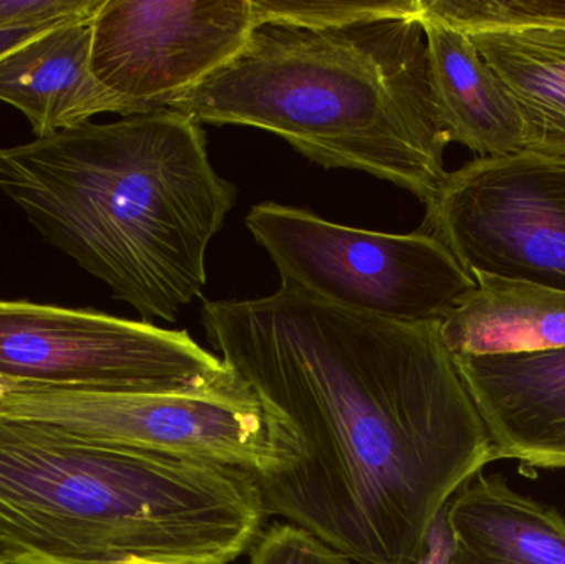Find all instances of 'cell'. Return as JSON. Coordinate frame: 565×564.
<instances>
[{"instance_id":"7a4b0ae2","label":"cell","mask_w":565,"mask_h":564,"mask_svg":"<svg viewBox=\"0 0 565 564\" xmlns=\"http://www.w3.org/2000/svg\"><path fill=\"white\" fill-rule=\"evenodd\" d=\"M0 194L113 297L171 323L237 199L201 125L169 108L0 148Z\"/></svg>"},{"instance_id":"8992f818","label":"cell","mask_w":565,"mask_h":564,"mask_svg":"<svg viewBox=\"0 0 565 564\" xmlns=\"http://www.w3.org/2000/svg\"><path fill=\"white\" fill-rule=\"evenodd\" d=\"M282 281L345 310L387 320L441 321L477 288L435 235L362 231L277 202L245 219Z\"/></svg>"},{"instance_id":"5b68a950","label":"cell","mask_w":565,"mask_h":564,"mask_svg":"<svg viewBox=\"0 0 565 564\" xmlns=\"http://www.w3.org/2000/svg\"><path fill=\"white\" fill-rule=\"evenodd\" d=\"M0 416L142 453L204 460L255 477L280 469L285 449L242 377L159 390H70L15 384Z\"/></svg>"},{"instance_id":"277c9868","label":"cell","mask_w":565,"mask_h":564,"mask_svg":"<svg viewBox=\"0 0 565 564\" xmlns=\"http://www.w3.org/2000/svg\"><path fill=\"white\" fill-rule=\"evenodd\" d=\"M169 109L207 125L280 136L326 169H352L430 205L448 139L418 17L338 29L258 25L228 65Z\"/></svg>"},{"instance_id":"ffe728a7","label":"cell","mask_w":565,"mask_h":564,"mask_svg":"<svg viewBox=\"0 0 565 564\" xmlns=\"http://www.w3.org/2000/svg\"><path fill=\"white\" fill-rule=\"evenodd\" d=\"M53 29H30V30H10V32H0V62L9 58L13 53L19 52L29 43L35 42L40 36L45 35Z\"/></svg>"},{"instance_id":"2e32d148","label":"cell","mask_w":565,"mask_h":564,"mask_svg":"<svg viewBox=\"0 0 565 564\" xmlns=\"http://www.w3.org/2000/svg\"><path fill=\"white\" fill-rule=\"evenodd\" d=\"M420 17L461 32L565 30V0H420Z\"/></svg>"},{"instance_id":"44dd1931","label":"cell","mask_w":565,"mask_h":564,"mask_svg":"<svg viewBox=\"0 0 565 564\" xmlns=\"http://www.w3.org/2000/svg\"><path fill=\"white\" fill-rule=\"evenodd\" d=\"M13 386H15V383H12V381L0 376V403H2L3 397L10 393V390H12Z\"/></svg>"},{"instance_id":"ac0fdd59","label":"cell","mask_w":565,"mask_h":564,"mask_svg":"<svg viewBox=\"0 0 565 564\" xmlns=\"http://www.w3.org/2000/svg\"><path fill=\"white\" fill-rule=\"evenodd\" d=\"M250 564H355L292 523H277L252 546Z\"/></svg>"},{"instance_id":"6da1fadb","label":"cell","mask_w":565,"mask_h":564,"mask_svg":"<svg viewBox=\"0 0 565 564\" xmlns=\"http://www.w3.org/2000/svg\"><path fill=\"white\" fill-rule=\"evenodd\" d=\"M440 323L345 310L288 281L205 301L207 340L286 453L255 477L268 515L355 564L424 562L441 510L497 459Z\"/></svg>"},{"instance_id":"7c38bea8","label":"cell","mask_w":565,"mask_h":564,"mask_svg":"<svg viewBox=\"0 0 565 564\" xmlns=\"http://www.w3.org/2000/svg\"><path fill=\"white\" fill-rule=\"evenodd\" d=\"M418 20L427 39L435 108L450 142L467 146L480 158L526 151L520 106L470 36L431 17Z\"/></svg>"},{"instance_id":"d6986e66","label":"cell","mask_w":565,"mask_h":564,"mask_svg":"<svg viewBox=\"0 0 565 564\" xmlns=\"http://www.w3.org/2000/svg\"><path fill=\"white\" fill-rule=\"evenodd\" d=\"M105 0H0V32L93 22Z\"/></svg>"},{"instance_id":"4fadbf2b","label":"cell","mask_w":565,"mask_h":564,"mask_svg":"<svg viewBox=\"0 0 565 564\" xmlns=\"http://www.w3.org/2000/svg\"><path fill=\"white\" fill-rule=\"evenodd\" d=\"M448 564H565V520L514 492L500 476L478 472L445 509Z\"/></svg>"},{"instance_id":"e0dca14e","label":"cell","mask_w":565,"mask_h":564,"mask_svg":"<svg viewBox=\"0 0 565 564\" xmlns=\"http://www.w3.org/2000/svg\"><path fill=\"white\" fill-rule=\"evenodd\" d=\"M258 25L338 29L384 19L420 17V0H252Z\"/></svg>"},{"instance_id":"5bb4252c","label":"cell","mask_w":565,"mask_h":564,"mask_svg":"<svg viewBox=\"0 0 565 564\" xmlns=\"http://www.w3.org/2000/svg\"><path fill=\"white\" fill-rule=\"evenodd\" d=\"M477 288L441 320L454 357L565 348V291L473 274Z\"/></svg>"},{"instance_id":"7402d4cb","label":"cell","mask_w":565,"mask_h":564,"mask_svg":"<svg viewBox=\"0 0 565 564\" xmlns=\"http://www.w3.org/2000/svg\"><path fill=\"white\" fill-rule=\"evenodd\" d=\"M0 564H6L3 563L2 556H0Z\"/></svg>"},{"instance_id":"8fae6325","label":"cell","mask_w":565,"mask_h":564,"mask_svg":"<svg viewBox=\"0 0 565 564\" xmlns=\"http://www.w3.org/2000/svg\"><path fill=\"white\" fill-rule=\"evenodd\" d=\"M0 102L19 109L36 138L103 113L154 111L106 88L92 70V22L56 26L0 62Z\"/></svg>"},{"instance_id":"3957f363","label":"cell","mask_w":565,"mask_h":564,"mask_svg":"<svg viewBox=\"0 0 565 564\" xmlns=\"http://www.w3.org/2000/svg\"><path fill=\"white\" fill-rule=\"evenodd\" d=\"M267 517L247 470L0 416L6 564H231Z\"/></svg>"},{"instance_id":"9a60e30c","label":"cell","mask_w":565,"mask_h":564,"mask_svg":"<svg viewBox=\"0 0 565 564\" xmlns=\"http://www.w3.org/2000/svg\"><path fill=\"white\" fill-rule=\"evenodd\" d=\"M520 106L526 151L565 159V30L467 33Z\"/></svg>"},{"instance_id":"30bf717a","label":"cell","mask_w":565,"mask_h":564,"mask_svg":"<svg viewBox=\"0 0 565 564\" xmlns=\"http://www.w3.org/2000/svg\"><path fill=\"white\" fill-rule=\"evenodd\" d=\"M454 360L497 459L565 469V348Z\"/></svg>"},{"instance_id":"ba28073f","label":"cell","mask_w":565,"mask_h":564,"mask_svg":"<svg viewBox=\"0 0 565 564\" xmlns=\"http://www.w3.org/2000/svg\"><path fill=\"white\" fill-rule=\"evenodd\" d=\"M425 224L470 275L565 291V159H475L448 172Z\"/></svg>"},{"instance_id":"52a82bcc","label":"cell","mask_w":565,"mask_h":564,"mask_svg":"<svg viewBox=\"0 0 565 564\" xmlns=\"http://www.w3.org/2000/svg\"><path fill=\"white\" fill-rule=\"evenodd\" d=\"M234 371L185 330L95 310L0 300V376L70 390H159L227 380Z\"/></svg>"},{"instance_id":"9c48e42d","label":"cell","mask_w":565,"mask_h":564,"mask_svg":"<svg viewBox=\"0 0 565 564\" xmlns=\"http://www.w3.org/2000/svg\"><path fill=\"white\" fill-rule=\"evenodd\" d=\"M257 26L252 0H105L92 70L116 95L168 108L241 55Z\"/></svg>"}]
</instances>
